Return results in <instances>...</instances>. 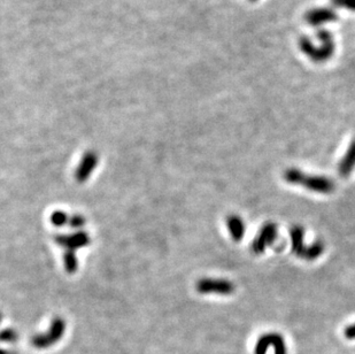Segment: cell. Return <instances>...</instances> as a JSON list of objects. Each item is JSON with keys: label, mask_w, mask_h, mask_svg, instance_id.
Segmentation results:
<instances>
[{"label": "cell", "mask_w": 355, "mask_h": 354, "mask_svg": "<svg viewBox=\"0 0 355 354\" xmlns=\"http://www.w3.org/2000/svg\"><path fill=\"white\" fill-rule=\"evenodd\" d=\"M355 167V139L350 144L345 156L342 158L338 165V174L343 177H347L353 172Z\"/></svg>", "instance_id": "cell-11"}, {"label": "cell", "mask_w": 355, "mask_h": 354, "mask_svg": "<svg viewBox=\"0 0 355 354\" xmlns=\"http://www.w3.org/2000/svg\"><path fill=\"white\" fill-rule=\"evenodd\" d=\"M64 260H65L66 270H67L69 274L75 272L76 269H77V266H78L77 258H76L75 252H72V251H67L64 256Z\"/></svg>", "instance_id": "cell-13"}, {"label": "cell", "mask_w": 355, "mask_h": 354, "mask_svg": "<svg viewBox=\"0 0 355 354\" xmlns=\"http://www.w3.org/2000/svg\"><path fill=\"white\" fill-rule=\"evenodd\" d=\"M344 336H345L347 339H355V323L345 328V330H344Z\"/></svg>", "instance_id": "cell-18"}, {"label": "cell", "mask_w": 355, "mask_h": 354, "mask_svg": "<svg viewBox=\"0 0 355 354\" xmlns=\"http://www.w3.org/2000/svg\"><path fill=\"white\" fill-rule=\"evenodd\" d=\"M278 237V228L276 223L266 222L260 229L257 237L252 243V251L255 254L265 253L267 248L272 246Z\"/></svg>", "instance_id": "cell-5"}, {"label": "cell", "mask_w": 355, "mask_h": 354, "mask_svg": "<svg viewBox=\"0 0 355 354\" xmlns=\"http://www.w3.org/2000/svg\"><path fill=\"white\" fill-rule=\"evenodd\" d=\"M65 329H66L65 321L60 318H57L56 320H53L50 330L47 331L46 335L42 334L32 338L31 341L32 345L37 349L50 348L51 345L56 344V343L62 337V335L65 333Z\"/></svg>", "instance_id": "cell-6"}, {"label": "cell", "mask_w": 355, "mask_h": 354, "mask_svg": "<svg viewBox=\"0 0 355 354\" xmlns=\"http://www.w3.org/2000/svg\"><path fill=\"white\" fill-rule=\"evenodd\" d=\"M269 348H274V354H287L284 337L278 333H267L260 337L254 346V354H267Z\"/></svg>", "instance_id": "cell-4"}, {"label": "cell", "mask_w": 355, "mask_h": 354, "mask_svg": "<svg viewBox=\"0 0 355 354\" xmlns=\"http://www.w3.org/2000/svg\"><path fill=\"white\" fill-rule=\"evenodd\" d=\"M56 241L58 244L62 246V248H65L67 251H72V252H75L77 249L89 245L90 237L86 232L78 231L71 235L57 236Z\"/></svg>", "instance_id": "cell-8"}, {"label": "cell", "mask_w": 355, "mask_h": 354, "mask_svg": "<svg viewBox=\"0 0 355 354\" xmlns=\"http://www.w3.org/2000/svg\"><path fill=\"white\" fill-rule=\"evenodd\" d=\"M250 1H258V0H250Z\"/></svg>", "instance_id": "cell-20"}, {"label": "cell", "mask_w": 355, "mask_h": 354, "mask_svg": "<svg viewBox=\"0 0 355 354\" xmlns=\"http://www.w3.org/2000/svg\"><path fill=\"white\" fill-rule=\"evenodd\" d=\"M0 321H1V315H0Z\"/></svg>", "instance_id": "cell-21"}, {"label": "cell", "mask_w": 355, "mask_h": 354, "mask_svg": "<svg viewBox=\"0 0 355 354\" xmlns=\"http://www.w3.org/2000/svg\"><path fill=\"white\" fill-rule=\"evenodd\" d=\"M68 222L71 223V227L78 229V228H82L85 224V219L82 215H79V214H76V215H72L71 219H69Z\"/></svg>", "instance_id": "cell-16"}, {"label": "cell", "mask_w": 355, "mask_h": 354, "mask_svg": "<svg viewBox=\"0 0 355 354\" xmlns=\"http://www.w3.org/2000/svg\"><path fill=\"white\" fill-rule=\"evenodd\" d=\"M290 238L292 252L300 259H303L308 251V246L305 245V228L295 224L290 229Z\"/></svg>", "instance_id": "cell-10"}, {"label": "cell", "mask_w": 355, "mask_h": 354, "mask_svg": "<svg viewBox=\"0 0 355 354\" xmlns=\"http://www.w3.org/2000/svg\"><path fill=\"white\" fill-rule=\"evenodd\" d=\"M97 165H98V156L96 152L89 151V152L84 154L75 174L77 182L79 183L85 182V180L90 177V175L93 173L94 168L97 167Z\"/></svg>", "instance_id": "cell-9"}, {"label": "cell", "mask_w": 355, "mask_h": 354, "mask_svg": "<svg viewBox=\"0 0 355 354\" xmlns=\"http://www.w3.org/2000/svg\"><path fill=\"white\" fill-rule=\"evenodd\" d=\"M305 20L312 27H322L327 23H332L338 20V14L329 7H317L309 9L305 14Z\"/></svg>", "instance_id": "cell-7"}, {"label": "cell", "mask_w": 355, "mask_h": 354, "mask_svg": "<svg viewBox=\"0 0 355 354\" xmlns=\"http://www.w3.org/2000/svg\"><path fill=\"white\" fill-rule=\"evenodd\" d=\"M317 39L320 40V45L315 46L312 39L307 36L299 38L298 45L301 52L308 57L315 64H324L334 57L336 51V44L334 36L327 29H320L316 32Z\"/></svg>", "instance_id": "cell-1"}, {"label": "cell", "mask_w": 355, "mask_h": 354, "mask_svg": "<svg viewBox=\"0 0 355 354\" xmlns=\"http://www.w3.org/2000/svg\"><path fill=\"white\" fill-rule=\"evenodd\" d=\"M68 221H69V217L65 212L57 211L52 213V215H51V222H52L53 226L56 227H64L66 226V223H67Z\"/></svg>", "instance_id": "cell-14"}, {"label": "cell", "mask_w": 355, "mask_h": 354, "mask_svg": "<svg viewBox=\"0 0 355 354\" xmlns=\"http://www.w3.org/2000/svg\"><path fill=\"white\" fill-rule=\"evenodd\" d=\"M283 177L285 182L305 187V189L313 191L316 193L329 194L332 193L336 189L335 182L327 176L309 175L306 174L298 168H288L284 172Z\"/></svg>", "instance_id": "cell-2"}, {"label": "cell", "mask_w": 355, "mask_h": 354, "mask_svg": "<svg viewBox=\"0 0 355 354\" xmlns=\"http://www.w3.org/2000/svg\"><path fill=\"white\" fill-rule=\"evenodd\" d=\"M196 289L201 294L230 296L236 291V286L231 281L224 278H203L197 282Z\"/></svg>", "instance_id": "cell-3"}, {"label": "cell", "mask_w": 355, "mask_h": 354, "mask_svg": "<svg viewBox=\"0 0 355 354\" xmlns=\"http://www.w3.org/2000/svg\"><path fill=\"white\" fill-rule=\"evenodd\" d=\"M332 5L351 12H355V0H331Z\"/></svg>", "instance_id": "cell-15"}, {"label": "cell", "mask_w": 355, "mask_h": 354, "mask_svg": "<svg viewBox=\"0 0 355 354\" xmlns=\"http://www.w3.org/2000/svg\"><path fill=\"white\" fill-rule=\"evenodd\" d=\"M226 227L235 242H240L245 235V223L239 215L231 214L226 217Z\"/></svg>", "instance_id": "cell-12"}, {"label": "cell", "mask_w": 355, "mask_h": 354, "mask_svg": "<svg viewBox=\"0 0 355 354\" xmlns=\"http://www.w3.org/2000/svg\"><path fill=\"white\" fill-rule=\"evenodd\" d=\"M12 352H7V351H3V350H0V354H10Z\"/></svg>", "instance_id": "cell-19"}, {"label": "cell", "mask_w": 355, "mask_h": 354, "mask_svg": "<svg viewBox=\"0 0 355 354\" xmlns=\"http://www.w3.org/2000/svg\"><path fill=\"white\" fill-rule=\"evenodd\" d=\"M16 339V334L14 333L12 329H7L3 330L1 334H0V341L2 342H13Z\"/></svg>", "instance_id": "cell-17"}]
</instances>
